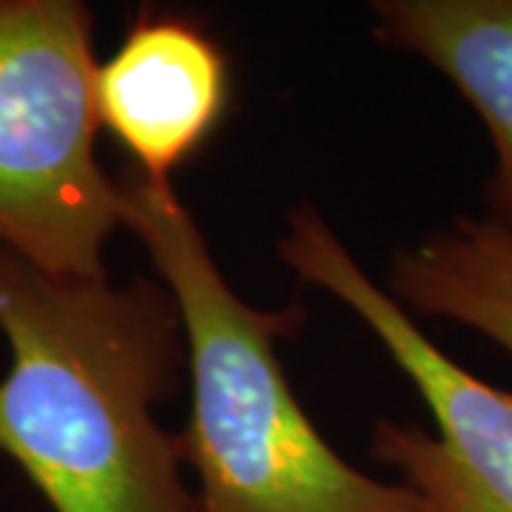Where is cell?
<instances>
[{"label": "cell", "mask_w": 512, "mask_h": 512, "mask_svg": "<svg viewBox=\"0 0 512 512\" xmlns=\"http://www.w3.org/2000/svg\"><path fill=\"white\" fill-rule=\"evenodd\" d=\"M94 20L77 0H0V248L52 276H106L120 180L97 160Z\"/></svg>", "instance_id": "obj_3"}, {"label": "cell", "mask_w": 512, "mask_h": 512, "mask_svg": "<svg viewBox=\"0 0 512 512\" xmlns=\"http://www.w3.org/2000/svg\"><path fill=\"white\" fill-rule=\"evenodd\" d=\"M384 291L413 319L456 322L512 356V234L493 217H458L402 248Z\"/></svg>", "instance_id": "obj_7"}, {"label": "cell", "mask_w": 512, "mask_h": 512, "mask_svg": "<svg viewBox=\"0 0 512 512\" xmlns=\"http://www.w3.org/2000/svg\"><path fill=\"white\" fill-rule=\"evenodd\" d=\"M120 194L123 228L183 325L191 419L180 447L200 478L197 512H433L410 487L356 470L299 404L276 342L305 325L302 308L245 302L171 183L131 174Z\"/></svg>", "instance_id": "obj_2"}, {"label": "cell", "mask_w": 512, "mask_h": 512, "mask_svg": "<svg viewBox=\"0 0 512 512\" xmlns=\"http://www.w3.org/2000/svg\"><path fill=\"white\" fill-rule=\"evenodd\" d=\"M0 453L55 512H197L157 419L185 359L165 285L52 276L0 248Z\"/></svg>", "instance_id": "obj_1"}, {"label": "cell", "mask_w": 512, "mask_h": 512, "mask_svg": "<svg viewBox=\"0 0 512 512\" xmlns=\"http://www.w3.org/2000/svg\"><path fill=\"white\" fill-rule=\"evenodd\" d=\"M279 254L302 282L362 319L436 419V436L416 424L379 421L373 456L396 467L404 487L433 512H512V393L450 359L367 276L313 205L291 211Z\"/></svg>", "instance_id": "obj_4"}, {"label": "cell", "mask_w": 512, "mask_h": 512, "mask_svg": "<svg viewBox=\"0 0 512 512\" xmlns=\"http://www.w3.org/2000/svg\"><path fill=\"white\" fill-rule=\"evenodd\" d=\"M228 103V57L197 20L177 12L143 9L94 69L97 123L154 183H171L214 137Z\"/></svg>", "instance_id": "obj_5"}, {"label": "cell", "mask_w": 512, "mask_h": 512, "mask_svg": "<svg viewBox=\"0 0 512 512\" xmlns=\"http://www.w3.org/2000/svg\"><path fill=\"white\" fill-rule=\"evenodd\" d=\"M373 15V35L439 69L487 126V217L512 234V0H379Z\"/></svg>", "instance_id": "obj_6"}]
</instances>
